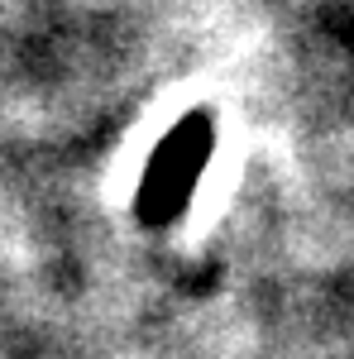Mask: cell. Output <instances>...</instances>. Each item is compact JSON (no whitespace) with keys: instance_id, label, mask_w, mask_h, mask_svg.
<instances>
[{"instance_id":"obj_1","label":"cell","mask_w":354,"mask_h":359,"mask_svg":"<svg viewBox=\"0 0 354 359\" xmlns=\"http://www.w3.org/2000/svg\"><path fill=\"white\" fill-rule=\"evenodd\" d=\"M206 154H211V125H206V115H187L168 135V144L158 149V158H154L144 187H139L144 221H168V216L182 211L187 192L196 187V177L206 168Z\"/></svg>"}]
</instances>
